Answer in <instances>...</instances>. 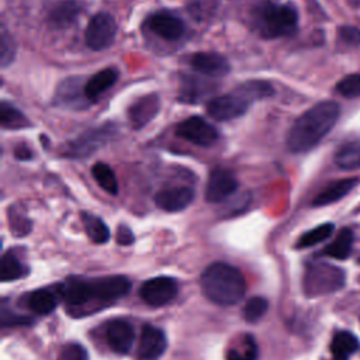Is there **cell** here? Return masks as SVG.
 <instances>
[{
	"mask_svg": "<svg viewBox=\"0 0 360 360\" xmlns=\"http://www.w3.org/2000/svg\"><path fill=\"white\" fill-rule=\"evenodd\" d=\"M166 346L167 340L165 332L156 326L148 325L142 328L136 354L141 360H153L165 353Z\"/></svg>",
	"mask_w": 360,
	"mask_h": 360,
	"instance_id": "5bb4252c",
	"label": "cell"
},
{
	"mask_svg": "<svg viewBox=\"0 0 360 360\" xmlns=\"http://www.w3.org/2000/svg\"><path fill=\"white\" fill-rule=\"evenodd\" d=\"M82 222L87 236L94 243H105L110 239V229L101 218L89 212H82Z\"/></svg>",
	"mask_w": 360,
	"mask_h": 360,
	"instance_id": "f546056e",
	"label": "cell"
},
{
	"mask_svg": "<svg viewBox=\"0 0 360 360\" xmlns=\"http://www.w3.org/2000/svg\"><path fill=\"white\" fill-rule=\"evenodd\" d=\"M115 35H117L115 18L107 11H100L90 18L84 32V39H86V45L90 49L103 51L114 42Z\"/></svg>",
	"mask_w": 360,
	"mask_h": 360,
	"instance_id": "8992f818",
	"label": "cell"
},
{
	"mask_svg": "<svg viewBox=\"0 0 360 360\" xmlns=\"http://www.w3.org/2000/svg\"><path fill=\"white\" fill-rule=\"evenodd\" d=\"M14 156H15L18 160H30V159L32 158V152H31V149H30L27 145L21 143V145H18V146L14 149Z\"/></svg>",
	"mask_w": 360,
	"mask_h": 360,
	"instance_id": "60d3db41",
	"label": "cell"
},
{
	"mask_svg": "<svg viewBox=\"0 0 360 360\" xmlns=\"http://www.w3.org/2000/svg\"><path fill=\"white\" fill-rule=\"evenodd\" d=\"M269 309V302L263 297H252L246 301L242 309L243 319L248 322H257Z\"/></svg>",
	"mask_w": 360,
	"mask_h": 360,
	"instance_id": "e575fe53",
	"label": "cell"
},
{
	"mask_svg": "<svg viewBox=\"0 0 360 360\" xmlns=\"http://www.w3.org/2000/svg\"><path fill=\"white\" fill-rule=\"evenodd\" d=\"M148 27L158 37L169 41H174L183 37L186 25L181 18L167 11H159L148 18Z\"/></svg>",
	"mask_w": 360,
	"mask_h": 360,
	"instance_id": "9a60e30c",
	"label": "cell"
},
{
	"mask_svg": "<svg viewBox=\"0 0 360 360\" xmlns=\"http://www.w3.org/2000/svg\"><path fill=\"white\" fill-rule=\"evenodd\" d=\"M84 86L86 83H83V77L65 79L56 89L55 101L66 108H86L93 103L86 97Z\"/></svg>",
	"mask_w": 360,
	"mask_h": 360,
	"instance_id": "4fadbf2b",
	"label": "cell"
},
{
	"mask_svg": "<svg viewBox=\"0 0 360 360\" xmlns=\"http://www.w3.org/2000/svg\"><path fill=\"white\" fill-rule=\"evenodd\" d=\"M339 38L349 45H359L360 44V30L356 27H340L339 28Z\"/></svg>",
	"mask_w": 360,
	"mask_h": 360,
	"instance_id": "f35d334b",
	"label": "cell"
},
{
	"mask_svg": "<svg viewBox=\"0 0 360 360\" xmlns=\"http://www.w3.org/2000/svg\"><path fill=\"white\" fill-rule=\"evenodd\" d=\"M238 188V180L235 174L228 169H214L210 173L207 187H205V200L208 202H221L232 195Z\"/></svg>",
	"mask_w": 360,
	"mask_h": 360,
	"instance_id": "30bf717a",
	"label": "cell"
},
{
	"mask_svg": "<svg viewBox=\"0 0 360 360\" xmlns=\"http://www.w3.org/2000/svg\"><path fill=\"white\" fill-rule=\"evenodd\" d=\"M194 200V190L190 187H170L155 194V204L167 212H177L187 208Z\"/></svg>",
	"mask_w": 360,
	"mask_h": 360,
	"instance_id": "e0dca14e",
	"label": "cell"
},
{
	"mask_svg": "<svg viewBox=\"0 0 360 360\" xmlns=\"http://www.w3.org/2000/svg\"><path fill=\"white\" fill-rule=\"evenodd\" d=\"M336 91L346 98L360 97V73H352L336 83Z\"/></svg>",
	"mask_w": 360,
	"mask_h": 360,
	"instance_id": "d590c367",
	"label": "cell"
},
{
	"mask_svg": "<svg viewBox=\"0 0 360 360\" xmlns=\"http://www.w3.org/2000/svg\"><path fill=\"white\" fill-rule=\"evenodd\" d=\"M253 22L263 38L274 39L280 37H290L297 32L298 13L291 4L266 1L256 7Z\"/></svg>",
	"mask_w": 360,
	"mask_h": 360,
	"instance_id": "3957f363",
	"label": "cell"
},
{
	"mask_svg": "<svg viewBox=\"0 0 360 360\" xmlns=\"http://www.w3.org/2000/svg\"><path fill=\"white\" fill-rule=\"evenodd\" d=\"M335 226L333 224L330 222H326V224H321L309 231H307L305 233H302L297 242V248L302 249V248H309V246H314L325 239H328L332 232H333Z\"/></svg>",
	"mask_w": 360,
	"mask_h": 360,
	"instance_id": "d6a6232c",
	"label": "cell"
},
{
	"mask_svg": "<svg viewBox=\"0 0 360 360\" xmlns=\"http://www.w3.org/2000/svg\"><path fill=\"white\" fill-rule=\"evenodd\" d=\"M176 135L198 146H211L217 142L219 134L217 128L201 117H188L176 125Z\"/></svg>",
	"mask_w": 360,
	"mask_h": 360,
	"instance_id": "52a82bcc",
	"label": "cell"
},
{
	"mask_svg": "<svg viewBox=\"0 0 360 360\" xmlns=\"http://www.w3.org/2000/svg\"><path fill=\"white\" fill-rule=\"evenodd\" d=\"M190 65L195 72L212 77L225 76L231 70L226 58L217 52H197L191 56Z\"/></svg>",
	"mask_w": 360,
	"mask_h": 360,
	"instance_id": "ac0fdd59",
	"label": "cell"
},
{
	"mask_svg": "<svg viewBox=\"0 0 360 360\" xmlns=\"http://www.w3.org/2000/svg\"><path fill=\"white\" fill-rule=\"evenodd\" d=\"M90 283H91L93 301H101V302L118 300L127 295V292L131 288L129 280L124 276L100 277V278L90 280Z\"/></svg>",
	"mask_w": 360,
	"mask_h": 360,
	"instance_id": "8fae6325",
	"label": "cell"
},
{
	"mask_svg": "<svg viewBox=\"0 0 360 360\" xmlns=\"http://www.w3.org/2000/svg\"><path fill=\"white\" fill-rule=\"evenodd\" d=\"M115 239H117V243L121 245V246H129L134 243L135 240V236L131 231L129 226L127 225H120L118 229H117V235H115Z\"/></svg>",
	"mask_w": 360,
	"mask_h": 360,
	"instance_id": "ab89813d",
	"label": "cell"
},
{
	"mask_svg": "<svg viewBox=\"0 0 360 360\" xmlns=\"http://www.w3.org/2000/svg\"><path fill=\"white\" fill-rule=\"evenodd\" d=\"M0 124L4 129H24L31 127L28 118L13 104L1 101L0 104Z\"/></svg>",
	"mask_w": 360,
	"mask_h": 360,
	"instance_id": "d4e9b609",
	"label": "cell"
},
{
	"mask_svg": "<svg viewBox=\"0 0 360 360\" xmlns=\"http://www.w3.org/2000/svg\"><path fill=\"white\" fill-rule=\"evenodd\" d=\"M235 91H238L240 96H243L250 104L253 101L270 97L274 94V89L271 86V83L264 82V80H249L242 83L240 86H238L235 89Z\"/></svg>",
	"mask_w": 360,
	"mask_h": 360,
	"instance_id": "4316f807",
	"label": "cell"
},
{
	"mask_svg": "<svg viewBox=\"0 0 360 360\" xmlns=\"http://www.w3.org/2000/svg\"><path fill=\"white\" fill-rule=\"evenodd\" d=\"M345 271L326 262H311L302 277V290L307 297L316 298L332 294L345 285Z\"/></svg>",
	"mask_w": 360,
	"mask_h": 360,
	"instance_id": "277c9868",
	"label": "cell"
},
{
	"mask_svg": "<svg viewBox=\"0 0 360 360\" xmlns=\"http://www.w3.org/2000/svg\"><path fill=\"white\" fill-rule=\"evenodd\" d=\"M91 174L94 177V180L97 181V184L105 190L108 194H112L115 195L118 193V181H117V177L112 172V169L105 165V163H96L93 167H91Z\"/></svg>",
	"mask_w": 360,
	"mask_h": 360,
	"instance_id": "1f68e13d",
	"label": "cell"
},
{
	"mask_svg": "<svg viewBox=\"0 0 360 360\" xmlns=\"http://www.w3.org/2000/svg\"><path fill=\"white\" fill-rule=\"evenodd\" d=\"M28 274V267L11 252L3 255L0 266L1 281H14Z\"/></svg>",
	"mask_w": 360,
	"mask_h": 360,
	"instance_id": "83f0119b",
	"label": "cell"
},
{
	"mask_svg": "<svg viewBox=\"0 0 360 360\" xmlns=\"http://www.w3.org/2000/svg\"><path fill=\"white\" fill-rule=\"evenodd\" d=\"M210 91H211V86L208 82H201L191 76L184 77L179 100L184 103H197Z\"/></svg>",
	"mask_w": 360,
	"mask_h": 360,
	"instance_id": "f1b7e54d",
	"label": "cell"
},
{
	"mask_svg": "<svg viewBox=\"0 0 360 360\" xmlns=\"http://www.w3.org/2000/svg\"><path fill=\"white\" fill-rule=\"evenodd\" d=\"M60 294L65 302L70 307H83L87 302L93 301L90 280L70 278L62 285Z\"/></svg>",
	"mask_w": 360,
	"mask_h": 360,
	"instance_id": "d6986e66",
	"label": "cell"
},
{
	"mask_svg": "<svg viewBox=\"0 0 360 360\" xmlns=\"http://www.w3.org/2000/svg\"><path fill=\"white\" fill-rule=\"evenodd\" d=\"M257 345L250 335H246L243 342L231 347L226 352L228 360H256L257 359Z\"/></svg>",
	"mask_w": 360,
	"mask_h": 360,
	"instance_id": "836d02e7",
	"label": "cell"
},
{
	"mask_svg": "<svg viewBox=\"0 0 360 360\" xmlns=\"http://www.w3.org/2000/svg\"><path fill=\"white\" fill-rule=\"evenodd\" d=\"M115 134L117 125L111 122H107L97 128H91L80 134L77 138L66 142L62 149V155L75 159L87 158L100 148H103L105 143H108L115 136Z\"/></svg>",
	"mask_w": 360,
	"mask_h": 360,
	"instance_id": "5b68a950",
	"label": "cell"
},
{
	"mask_svg": "<svg viewBox=\"0 0 360 360\" xmlns=\"http://www.w3.org/2000/svg\"><path fill=\"white\" fill-rule=\"evenodd\" d=\"M160 98L158 94H148L138 98L128 108V121L134 129H141L149 124L159 112Z\"/></svg>",
	"mask_w": 360,
	"mask_h": 360,
	"instance_id": "2e32d148",
	"label": "cell"
},
{
	"mask_svg": "<svg viewBox=\"0 0 360 360\" xmlns=\"http://www.w3.org/2000/svg\"><path fill=\"white\" fill-rule=\"evenodd\" d=\"M250 103L238 91L214 97L207 104V112L217 121H231L243 115Z\"/></svg>",
	"mask_w": 360,
	"mask_h": 360,
	"instance_id": "9c48e42d",
	"label": "cell"
},
{
	"mask_svg": "<svg viewBox=\"0 0 360 360\" xmlns=\"http://www.w3.org/2000/svg\"><path fill=\"white\" fill-rule=\"evenodd\" d=\"M179 285L172 277H153L146 280L139 288V297L150 307H163L174 300Z\"/></svg>",
	"mask_w": 360,
	"mask_h": 360,
	"instance_id": "ba28073f",
	"label": "cell"
},
{
	"mask_svg": "<svg viewBox=\"0 0 360 360\" xmlns=\"http://www.w3.org/2000/svg\"><path fill=\"white\" fill-rule=\"evenodd\" d=\"M118 80V70L115 68H105L100 72H97L94 76H91L84 86L86 97L90 100V103H96L100 96L107 91L110 87L115 84Z\"/></svg>",
	"mask_w": 360,
	"mask_h": 360,
	"instance_id": "ffe728a7",
	"label": "cell"
},
{
	"mask_svg": "<svg viewBox=\"0 0 360 360\" xmlns=\"http://www.w3.org/2000/svg\"><path fill=\"white\" fill-rule=\"evenodd\" d=\"M340 107L332 100L321 101L300 115L287 135V148L292 153H304L315 148L335 127Z\"/></svg>",
	"mask_w": 360,
	"mask_h": 360,
	"instance_id": "6da1fadb",
	"label": "cell"
},
{
	"mask_svg": "<svg viewBox=\"0 0 360 360\" xmlns=\"http://www.w3.org/2000/svg\"><path fill=\"white\" fill-rule=\"evenodd\" d=\"M58 360H89V353L82 345L72 342L62 347Z\"/></svg>",
	"mask_w": 360,
	"mask_h": 360,
	"instance_id": "74e56055",
	"label": "cell"
},
{
	"mask_svg": "<svg viewBox=\"0 0 360 360\" xmlns=\"http://www.w3.org/2000/svg\"><path fill=\"white\" fill-rule=\"evenodd\" d=\"M359 349V339L347 330L338 332L330 343V353L335 360H347Z\"/></svg>",
	"mask_w": 360,
	"mask_h": 360,
	"instance_id": "7402d4cb",
	"label": "cell"
},
{
	"mask_svg": "<svg viewBox=\"0 0 360 360\" xmlns=\"http://www.w3.org/2000/svg\"><path fill=\"white\" fill-rule=\"evenodd\" d=\"M17 53V46L13 37L3 28L0 37V65L1 68H7L13 63Z\"/></svg>",
	"mask_w": 360,
	"mask_h": 360,
	"instance_id": "8d00e7d4",
	"label": "cell"
},
{
	"mask_svg": "<svg viewBox=\"0 0 360 360\" xmlns=\"http://www.w3.org/2000/svg\"><path fill=\"white\" fill-rule=\"evenodd\" d=\"M352 246H353V232L349 228H343L338 233V236L333 239V242H330L322 250V255L343 260V259L349 257V255L352 252Z\"/></svg>",
	"mask_w": 360,
	"mask_h": 360,
	"instance_id": "cb8c5ba5",
	"label": "cell"
},
{
	"mask_svg": "<svg viewBox=\"0 0 360 360\" xmlns=\"http://www.w3.org/2000/svg\"><path fill=\"white\" fill-rule=\"evenodd\" d=\"M335 163L343 170L360 167V141H349L339 146L335 153Z\"/></svg>",
	"mask_w": 360,
	"mask_h": 360,
	"instance_id": "603a6c76",
	"label": "cell"
},
{
	"mask_svg": "<svg viewBox=\"0 0 360 360\" xmlns=\"http://www.w3.org/2000/svg\"><path fill=\"white\" fill-rule=\"evenodd\" d=\"M201 288L204 295L214 304L231 307L243 298L246 281L239 269L228 263L217 262L202 271Z\"/></svg>",
	"mask_w": 360,
	"mask_h": 360,
	"instance_id": "7a4b0ae2",
	"label": "cell"
},
{
	"mask_svg": "<svg viewBox=\"0 0 360 360\" xmlns=\"http://www.w3.org/2000/svg\"><path fill=\"white\" fill-rule=\"evenodd\" d=\"M80 7L76 1L73 0H65L58 4L51 10L49 13V22L55 27H66L69 25L77 15Z\"/></svg>",
	"mask_w": 360,
	"mask_h": 360,
	"instance_id": "484cf974",
	"label": "cell"
},
{
	"mask_svg": "<svg viewBox=\"0 0 360 360\" xmlns=\"http://www.w3.org/2000/svg\"><path fill=\"white\" fill-rule=\"evenodd\" d=\"M27 305L34 314L46 315V314H51L56 308V298L49 290L41 288V290L32 291L28 295Z\"/></svg>",
	"mask_w": 360,
	"mask_h": 360,
	"instance_id": "4dcf8cb0",
	"label": "cell"
},
{
	"mask_svg": "<svg viewBox=\"0 0 360 360\" xmlns=\"http://www.w3.org/2000/svg\"><path fill=\"white\" fill-rule=\"evenodd\" d=\"M357 179H342L338 181H333L332 184H329L326 188H323L312 201L314 207H323L332 202L339 201L340 198H343L356 184H357Z\"/></svg>",
	"mask_w": 360,
	"mask_h": 360,
	"instance_id": "44dd1931",
	"label": "cell"
},
{
	"mask_svg": "<svg viewBox=\"0 0 360 360\" xmlns=\"http://www.w3.org/2000/svg\"><path fill=\"white\" fill-rule=\"evenodd\" d=\"M105 339L110 349L117 354H128L134 346L135 332L125 319H112L105 326Z\"/></svg>",
	"mask_w": 360,
	"mask_h": 360,
	"instance_id": "7c38bea8",
	"label": "cell"
}]
</instances>
